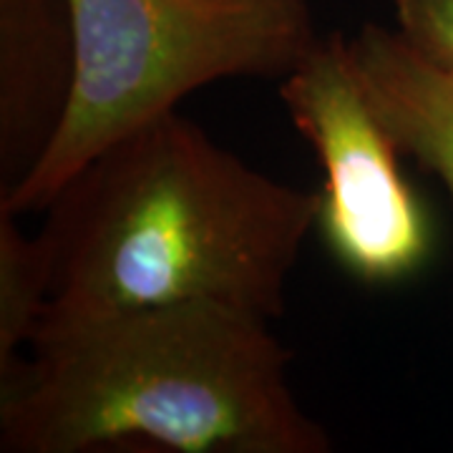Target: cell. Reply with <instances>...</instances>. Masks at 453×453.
<instances>
[{"label":"cell","instance_id":"5b68a950","mask_svg":"<svg viewBox=\"0 0 453 453\" xmlns=\"http://www.w3.org/2000/svg\"><path fill=\"white\" fill-rule=\"evenodd\" d=\"M76 83L68 0H0V204L61 131Z\"/></svg>","mask_w":453,"mask_h":453},{"label":"cell","instance_id":"6da1fadb","mask_svg":"<svg viewBox=\"0 0 453 453\" xmlns=\"http://www.w3.org/2000/svg\"><path fill=\"white\" fill-rule=\"evenodd\" d=\"M43 211V320L172 303H225L277 320L320 192L267 177L169 111L98 151Z\"/></svg>","mask_w":453,"mask_h":453},{"label":"cell","instance_id":"ba28073f","mask_svg":"<svg viewBox=\"0 0 453 453\" xmlns=\"http://www.w3.org/2000/svg\"><path fill=\"white\" fill-rule=\"evenodd\" d=\"M390 8L405 43L453 71V0H390Z\"/></svg>","mask_w":453,"mask_h":453},{"label":"cell","instance_id":"52a82bcc","mask_svg":"<svg viewBox=\"0 0 453 453\" xmlns=\"http://www.w3.org/2000/svg\"><path fill=\"white\" fill-rule=\"evenodd\" d=\"M50 300V259L41 237H28L18 214L0 210V371L31 345Z\"/></svg>","mask_w":453,"mask_h":453},{"label":"cell","instance_id":"277c9868","mask_svg":"<svg viewBox=\"0 0 453 453\" xmlns=\"http://www.w3.org/2000/svg\"><path fill=\"white\" fill-rule=\"evenodd\" d=\"M277 83L290 124L323 169L318 226L330 255L363 285L416 275L431 252L428 219L365 94L348 35H323Z\"/></svg>","mask_w":453,"mask_h":453},{"label":"cell","instance_id":"3957f363","mask_svg":"<svg viewBox=\"0 0 453 453\" xmlns=\"http://www.w3.org/2000/svg\"><path fill=\"white\" fill-rule=\"evenodd\" d=\"M76 83L61 131L0 210L43 211L129 131L229 79L280 81L318 46L310 0H68Z\"/></svg>","mask_w":453,"mask_h":453},{"label":"cell","instance_id":"8992f818","mask_svg":"<svg viewBox=\"0 0 453 453\" xmlns=\"http://www.w3.org/2000/svg\"><path fill=\"white\" fill-rule=\"evenodd\" d=\"M348 43L395 146L441 179L453 202V71L431 64L395 28L378 23H363Z\"/></svg>","mask_w":453,"mask_h":453},{"label":"cell","instance_id":"7a4b0ae2","mask_svg":"<svg viewBox=\"0 0 453 453\" xmlns=\"http://www.w3.org/2000/svg\"><path fill=\"white\" fill-rule=\"evenodd\" d=\"M273 323L225 303L43 320L0 371V451L330 453Z\"/></svg>","mask_w":453,"mask_h":453}]
</instances>
